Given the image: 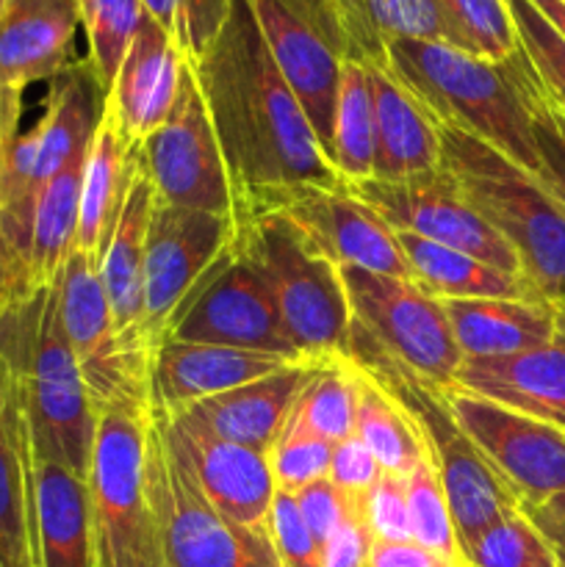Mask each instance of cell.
<instances>
[{
	"label": "cell",
	"mask_w": 565,
	"mask_h": 567,
	"mask_svg": "<svg viewBox=\"0 0 565 567\" xmlns=\"http://www.w3.org/2000/svg\"><path fill=\"white\" fill-rule=\"evenodd\" d=\"M316 363H294L236 391L203 399L172 415H186L222 441L269 454Z\"/></svg>",
	"instance_id": "603a6c76"
},
{
	"label": "cell",
	"mask_w": 565,
	"mask_h": 567,
	"mask_svg": "<svg viewBox=\"0 0 565 567\" xmlns=\"http://www.w3.org/2000/svg\"><path fill=\"white\" fill-rule=\"evenodd\" d=\"M443 28V42L482 55L504 61L518 53L513 17L507 0H432Z\"/></svg>",
	"instance_id": "e575fe53"
},
{
	"label": "cell",
	"mask_w": 565,
	"mask_h": 567,
	"mask_svg": "<svg viewBox=\"0 0 565 567\" xmlns=\"http://www.w3.org/2000/svg\"><path fill=\"white\" fill-rule=\"evenodd\" d=\"M0 567H3V565H0Z\"/></svg>",
	"instance_id": "6f0895ef"
},
{
	"label": "cell",
	"mask_w": 565,
	"mask_h": 567,
	"mask_svg": "<svg viewBox=\"0 0 565 567\" xmlns=\"http://www.w3.org/2000/svg\"><path fill=\"white\" fill-rule=\"evenodd\" d=\"M382 476L380 463L374 454L366 449V443L358 435H349L332 446L330 474L327 480L338 487V491L349 493V496H363L371 491L377 480Z\"/></svg>",
	"instance_id": "c3c4849f"
},
{
	"label": "cell",
	"mask_w": 565,
	"mask_h": 567,
	"mask_svg": "<svg viewBox=\"0 0 565 567\" xmlns=\"http://www.w3.org/2000/svg\"><path fill=\"white\" fill-rule=\"evenodd\" d=\"M81 28L75 0H9L0 14V116L20 127L22 92L72 64Z\"/></svg>",
	"instance_id": "e0dca14e"
},
{
	"label": "cell",
	"mask_w": 565,
	"mask_h": 567,
	"mask_svg": "<svg viewBox=\"0 0 565 567\" xmlns=\"http://www.w3.org/2000/svg\"><path fill=\"white\" fill-rule=\"evenodd\" d=\"M355 435L374 454L380 468L391 471V474L408 476L427 457L424 441L408 413L360 371Z\"/></svg>",
	"instance_id": "d6a6232c"
},
{
	"label": "cell",
	"mask_w": 565,
	"mask_h": 567,
	"mask_svg": "<svg viewBox=\"0 0 565 567\" xmlns=\"http://www.w3.org/2000/svg\"><path fill=\"white\" fill-rule=\"evenodd\" d=\"M153 419L150 388H131L97 408L86 474L92 567H158L144 493V443Z\"/></svg>",
	"instance_id": "52a82bcc"
},
{
	"label": "cell",
	"mask_w": 565,
	"mask_h": 567,
	"mask_svg": "<svg viewBox=\"0 0 565 567\" xmlns=\"http://www.w3.org/2000/svg\"><path fill=\"white\" fill-rule=\"evenodd\" d=\"M441 169L465 203L510 244L537 299L565 310V205L532 172L491 144L435 125Z\"/></svg>",
	"instance_id": "3957f363"
},
{
	"label": "cell",
	"mask_w": 565,
	"mask_h": 567,
	"mask_svg": "<svg viewBox=\"0 0 565 567\" xmlns=\"http://www.w3.org/2000/svg\"><path fill=\"white\" fill-rule=\"evenodd\" d=\"M374 100H371L369 66L360 61H343L330 144V164L336 166L343 183L374 175Z\"/></svg>",
	"instance_id": "1f68e13d"
},
{
	"label": "cell",
	"mask_w": 565,
	"mask_h": 567,
	"mask_svg": "<svg viewBox=\"0 0 565 567\" xmlns=\"http://www.w3.org/2000/svg\"><path fill=\"white\" fill-rule=\"evenodd\" d=\"M144 493L158 567H280L269 529H244L205 502L172 454L155 410L144 443Z\"/></svg>",
	"instance_id": "ba28073f"
},
{
	"label": "cell",
	"mask_w": 565,
	"mask_h": 567,
	"mask_svg": "<svg viewBox=\"0 0 565 567\" xmlns=\"http://www.w3.org/2000/svg\"><path fill=\"white\" fill-rule=\"evenodd\" d=\"M6 144H9V138H6V131H3V116H0V164H3Z\"/></svg>",
	"instance_id": "11a10c76"
},
{
	"label": "cell",
	"mask_w": 565,
	"mask_h": 567,
	"mask_svg": "<svg viewBox=\"0 0 565 567\" xmlns=\"http://www.w3.org/2000/svg\"><path fill=\"white\" fill-rule=\"evenodd\" d=\"M188 64L225 158L233 210L280 188L347 186L271 61L247 0H233L216 37Z\"/></svg>",
	"instance_id": "6da1fadb"
},
{
	"label": "cell",
	"mask_w": 565,
	"mask_h": 567,
	"mask_svg": "<svg viewBox=\"0 0 565 567\" xmlns=\"http://www.w3.org/2000/svg\"><path fill=\"white\" fill-rule=\"evenodd\" d=\"M172 454L197 485L205 502L244 529H269L277 485L269 457L255 449L222 441L186 415L155 410Z\"/></svg>",
	"instance_id": "2e32d148"
},
{
	"label": "cell",
	"mask_w": 565,
	"mask_h": 567,
	"mask_svg": "<svg viewBox=\"0 0 565 567\" xmlns=\"http://www.w3.org/2000/svg\"><path fill=\"white\" fill-rule=\"evenodd\" d=\"M371 543L374 537L366 529L363 518L355 515L321 546V567H366Z\"/></svg>",
	"instance_id": "681fc988"
},
{
	"label": "cell",
	"mask_w": 565,
	"mask_h": 567,
	"mask_svg": "<svg viewBox=\"0 0 565 567\" xmlns=\"http://www.w3.org/2000/svg\"><path fill=\"white\" fill-rule=\"evenodd\" d=\"M166 341L214 343V347L249 349V352H271L288 358L291 363H305L291 347L277 319L275 302L266 291L258 271L227 247L225 258L216 266L214 277L194 297L186 313L177 319Z\"/></svg>",
	"instance_id": "9a60e30c"
},
{
	"label": "cell",
	"mask_w": 565,
	"mask_h": 567,
	"mask_svg": "<svg viewBox=\"0 0 565 567\" xmlns=\"http://www.w3.org/2000/svg\"><path fill=\"white\" fill-rule=\"evenodd\" d=\"M446 402L460 430L507 482L521 507L565 493L563 430L460 388H449Z\"/></svg>",
	"instance_id": "5bb4252c"
},
{
	"label": "cell",
	"mask_w": 565,
	"mask_h": 567,
	"mask_svg": "<svg viewBox=\"0 0 565 567\" xmlns=\"http://www.w3.org/2000/svg\"><path fill=\"white\" fill-rule=\"evenodd\" d=\"M404 485H408L410 537H413V543L424 546L427 551L441 554L449 563L469 567L458 548L452 515H449L446 496H443L441 480H438V471L435 465H432V460H421V463L404 476Z\"/></svg>",
	"instance_id": "8d00e7d4"
},
{
	"label": "cell",
	"mask_w": 565,
	"mask_h": 567,
	"mask_svg": "<svg viewBox=\"0 0 565 567\" xmlns=\"http://www.w3.org/2000/svg\"><path fill=\"white\" fill-rule=\"evenodd\" d=\"M386 66L432 125L458 127L537 177L541 158L526 109L521 48L510 59L491 61L443 42L397 39L386 44Z\"/></svg>",
	"instance_id": "7a4b0ae2"
},
{
	"label": "cell",
	"mask_w": 565,
	"mask_h": 567,
	"mask_svg": "<svg viewBox=\"0 0 565 567\" xmlns=\"http://www.w3.org/2000/svg\"><path fill=\"white\" fill-rule=\"evenodd\" d=\"M269 537L280 567H321V548L302 520L294 493L277 491L271 498Z\"/></svg>",
	"instance_id": "ee69618b"
},
{
	"label": "cell",
	"mask_w": 565,
	"mask_h": 567,
	"mask_svg": "<svg viewBox=\"0 0 565 567\" xmlns=\"http://www.w3.org/2000/svg\"><path fill=\"white\" fill-rule=\"evenodd\" d=\"M288 365H294L291 360L271 352L164 341L150 358V404L158 413L172 415L203 399L264 380Z\"/></svg>",
	"instance_id": "ffe728a7"
},
{
	"label": "cell",
	"mask_w": 565,
	"mask_h": 567,
	"mask_svg": "<svg viewBox=\"0 0 565 567\" xmlns=\"http://www.w3.org/2000/svg\"><path fill=\"white\" fill-rule=\"evenodd\" d=\"M352 324L377 349L430 385L454 388L463 352L454 343L443 302L427 297L410 280L338 266Z\"/></svg>",
	"instance_id": "30bf717a"
},
{
	"label": "cell",
	"mask_w": 565,
	"mask_h": 567,
	"mask_svg": "<svg viewBox=\"0 0 565 567\" xmlns=\"http://www.w3.org/2000/svg\"><path fill=\"white\" fill-rule=\"evenodd\" d=\"M360 518H363L366 529L371 532L374 540H413V537H410L408 485H404V476L382 471V476L371 485V491L360 496Z\"/></svg>",
	"instance_id": "7bdbcfd3"
},
{
	"label": "cell",
	"mask_w": 565,
	"mask_h": 567,
	"mask_svg": "<svg viewBox=\"0 0 565 567\" xmlns=\"http://www.w3.org/2000/svg\"><path fill=\"white\" fill-rule=\"evenodd\" d=\"M39 288L31 286L25 269L17 264V258L11 255V249L6 247L3 236H0V305H9L14 299L31 297Z\"/></svg>",
	"instance_id": "f5cc1de1"
},
{
	"label": "cell",
	"mask_w": 565,
	"mask_h": 567,
	"mask_svg": "<svg viewBox=\"0 0 565 567\" xmlns=\"http://www.w3.org/2000/svg\"><path fill=\"white\" fill-rule=\"evenodd\" d=\"M31 567H92L86 480L33 460Z\"/></svg>",
	"instance_id": "cb8c5ba5"
},
{
	"label": "cell",
	"mask_w": 565,
	"mask_h": 567,
	"mask_svg": "<svg viewBox=\"0 0 565 567\" xmlns=\"http://www.w3.org/2000/svg\"><path fill=\"white\" fill-rule=\"evenodd\" d=\"M332 446L336 443L302 430L297 421L288 419L280 437H277L275 446L266 454L277 491L299 493L302 487L314 485V482L327 480V474H330Z\"/></svg>",
	"instance_id": "60d3db41"
},
{
	"label": "cell",
	"mask_w": 565,
	"mask_h": 567,
	"mask_svg": "<svg viewBox=\"0 0 565 567\" xmlns=\"http://www.w3.org/2000/svg\"><path fill=\"white\" fill-rule=\"evenodd\" d=\"M138 3L144 17H150L175 42L183 59L194 61L227 20L233 0H138Z\"/></svg>",
	"instance_id": "ab89813d"
},
{
	"label": "cell",
	"mask_w": 565,
	"mask_h": 567,
	"mask_svg": "<svg viewBox=\"0 0 565 567\" xmlns=\"http://www.w3.org/2000/svg\"><path fill=\"white\" fill-rule=\"evenodd\" d=\"M233 247L264 280L299 358L305 363L343 358L352 313L338 266L319 258L275 210L236 216Z\"/></svg>",
	"instance_id": "8992f818"
},
{
	"label": "cell",
	"mask_w": 565,
	"mask_h": 567,
	"mask_svg": "<svg viewBox=\"0 0 565 567\" xmlns=\"http://www.w3.org/2000/svg\"><path fill=\"white\" fill-rule=\"evenodd\" d=\"M255 210H275L291 221L302 241L332 266L377 271V275L410 280L408 260L397 233L358 197L343 188L294 186L260 194L233 210V219Z\"/></svg>",
	"instance_id": "8fae6325"
},
{
	"label": "cell",
	"mask_w": 565,
	"mask_h": 567,
	"mask_svg": "<svg viewBox=\"0 0 565 567\" xmlns=\"http://www.w3.org/2000/svg\"><path fill=\"white\" fill-rule=\"evenodd\" d=\"M155 188L147 172L142 169V161L136 166L125 199H122L120 216H116L114 233L100 258V277H103L105 293H109L111 316H114V330L122 349L131 354L138 352L133 336H136L138 316H142V266H144V244H147L150 219L155 210Z\"/></svg>",
	"instance_id": "d4e9b609"
},
{
	"label": "cell",
	"mask_w": 565,
	"mask_h": 567,
	"mask_svg": "<svg viewBox=\"0 0 565 567\" xmlns=\"http://www.w3.org/2000/svg\"><path fill=\"white\" fill-rule=\"evenodd\" d=\"M0 338L22 374L37 457L86 480L97 410L61 327L55 280L31 297L0 305Z\"/></svg>",
	"instance_id": "277c9868"
},
{
	"label": "cell",
	"mask_w": 565,
	"mask_h": 567,
	"mask_svg": "<svg viewBox=\"0 0 565 567\" xmlns=\"http://www.w3.org/2000/svg\"><path fill=\"white\" fill-rule=\"evenodd\" d=\"M347 192L369 205L391 230L413 233L427 241L469 252L507 275L521 277V266L510 244L465 203L458 183L438 166L424 175L380 181H349ZM524 280V277H521Z\"/></svg>",
	"instance_id": "7c38bea8"
},
{
	"label": "cell",
	"mask_w": 565,
	"mask_h": 567,
	"mask_svg": "<svg viewBox=\"0 0 565 567\" xmlns=\"http://www.w3.org/2000/svg\"><path fill=\"white\" fill-rule=\"evenodd\" d=\"M347 48V61L386 64V44L371 17L369 0H325Z\"/></svg>",
	"instance_id": "7dc6e473"
},
{
	"label": "cell",
	"mask_w": 565,
	"mask_h": 567,
	"mask_svg": "<svg viewBox=\"0 0 565 567\" xmlns=\"http://www.w3.org/2000/svg\"><path fill=\"white\" fill-rule=\"evenodd\" d=\"M366 66H369L377 131L371 177L397 181V177L435 172L441 155H438V131L432 120L386 64Z\"/></svg>",
	"instance_id": "83f0119b"
},
{
	"label": "cell",
	"mask_w": 565,
	"mask_h": 567,
	"mask_svg": "<svg viewBox=\"0 0 565 567\" xmlns=\"http://www.w3.org/2000/svg\"><path fill=\"white\" fill-rule=\"evenodd\" d=\"M366 567H463L443 559L441 554L427 551L419 543H371L369 563Z\"/></svg>",
	"instance_id": "f907efd6"
},
{
	"label": "cell",
	"mask_w": 565,
	"mask_h": 567,
	"mask_svg": "<svg viewBox=\"0 0 565 567\" xmlns=\"http://www.w3.org/2000/svg\"><path fill=\"white\" fill-rule=\"evenodd\" d=\"M469 567H559L557 557L524 509L502 515L465 551Z\"/></svg>",
	"instance_id": "f35d334b"
},
{
	"label": "cell",
	"mask_w": 565,
	"mask_h": 567,
	"mask_svg": "<svg viewBox=\"0 0 565 567\" xmlns=\"http://www.w3.org/2000/svg\"><path fill=\"white\" fill-rule=\"evenodd\" d=\"M288 419L330 443L355 435V419H358L355 365L347 358L316 363Z\"/></svg>",
	"instance_id": "836d02e7"
},
{
	"label": "cell",
	"mask_w": 565,
	"mask_h": 567,
	"mask_svg": "<svg viewBox=\"0 0 565 567\" xmlns=\"http://www.w3.org/2000/svg\"><path fill=\"white\" fill-rule=\"evenodd\" d=\"M81 28L86 33V64L109 94L133 33L144 20L138 0H75Z\"/></svg>",
	"instance_id": "d590c367"
},
{
	"label": "cell",
	"mask_w": 565,
	"mask_h": 567,
	"mask_svg": "<svg viewBox=\"0 0 565 567\" xmlns=\"http://www.w3.org/2000/svg\"><path fill=\"white\" fill-rule=\"evenodd\" d=\"M526 518L535 524V529L541 532L543 540L548 543V548L557 557V565L565 567V493L546 498L543 504L535 507H521Z\"/></svg>",
	"instance_id": "816d5d0a"
},
{
	"label": "cell",
	"mask_w": 565,
	"mask_h": 567,
	"mask_svg": "<svg viewBox=\"0 0 565 567\" xmlns=\"http://www.w3.org/2000/svg\"><path fill=\"white\" fill-rule=\"evenodd\" d=\"M138 161L166 205L233 216V188L192 64L164 125L138 144Z\"/></svg>",
	"instance_id": "4fadbf2b"
},
{
	"label": "cell",
	"mask_w": 565,
	"mask_h": 567,
	"mask_svg": "<svg viewBox=\"0 0 565 567\" xmlns=\"http://www.w3.org/2000/svg\"><path fill=\"white\" fill-rule=\"evenodd\" d=\"M343 358L360 374L369 377L386 396H391L415 424L427 446V457L432 460L441 480L458 548L465 559V551L474 546L482 532L491 529L502 515L521 509L515 493L487 463L485 454L460 430L443 388L430 385L388 358L355 324H349V343Z\"/></svg>",
	"instance_id": "5b68a950"
},
{
	"label": "cell",
	"mask_w": 565,
	"mask_h": 567,
	"mask_svg": "<svg viewBox=\"0 0 565 567\" xmlns=\"http://www.w3.org/2000/svg\"><path fill=\"white\" fill-rule=\"evenodd\" d=\"M532 6L546 17L548 25H552L565 42V0H532Z\"/></svg>",
	"instance_id": "db71d44e"
},
{
	"label": "cell",
	"mask_w": 565,
	"mask_h": 567,
	"mask_svg": "<svg viewBox=\"0 0 565 567\" xmlns=\"http://www.w3.org/2000/svg\"><path fill=\"white\" fill-rule=\"evenodd\" d=\"M33 432L25 385L0 338V565L31 567Z\"/></svg>",
	"instance_id": "7402d4cb"
},
{
	"label": "cell",
	"mask_w": 565,
	"mask_h": 567,
	"mask_svg": "<svg viewBox=\"0 0 565 567\" xmlns=\"http://www.w3.org/2000/svg\"><path fill=\"white\" fill-rule=\"evenodd\" d=\"M138 166V147L127 144L116 131V122L103 109L97 131L89 144L81 177V203H78L75 249H83L100 266L103 249L114 233L122 199Z\"/></svg>",
	"instance_id": "f1b7e54d"
},
{
	"label": "cell",
	"mask_w": 565,
	"mask_h": 567,
	"mask_svg": "<svg viewBox=\"0 0 565 567\" xmlns=\"http://www.w3.org/2000/svg\"><path fill=\"white\" fill-rule=\"evenodd\" d=\"M186 64L175 42L144 17L105 94V111L127 144L138 147L164 125L181 94Z\"/></svg>",
	"instance_id": "d6986e66"
},
{
	"label": "cell",
	"mask_w": 565,
	"mask_h": 567,
	"mask_svg": "<svg viewBox=\"0 0 565 567\" xmlns=\"http://www.w3.org/2000/svg\"><path fill=\"white\" fill-rule=\"evenodd\" d=\"M83 164L86 155L66 164L39 192L31 227V258H28L33 288L50 286L59 277L66 255L75 249Z\"/></svg>",
	"instance_id": "4dcf8cb0"
},
{
	"label": "cell",
	"mask_w": 565,
	"mask_h": 567,
	"mask_svg": "<svg viewBox=\"0 0 565 567\" xmlns=\"http://www.w3.org/2000/svg\"><path fill=\"white\" fill-rule=\"evenodd\" d=\"M302 520L308 524L310 535L319 543V548L347 524L349 518L360 515V496L338 491L330 480H319L314 485L294 493Z\"/></svg>",
	"instance_id": "bcb514c9"
},
{
	"label": "cell",
	"mask_w": 565,
	"mask_h": 567,
	"mask_svg": "<svg viewBox=\"0 0 565 567\" xmlns=\"http://www.w3.org/2000/svg\"><path fill=\"white\" fill-rule=\"evenodd\" d=\"M247 3L264 33L271 61L297 97L299 109L308 116L325 155L330 158L332 120H336L343 59L308 20L288 9L282 0H247Z\"/></svg>",
	"instance_id": "ac0fdd59"
},
{
	"label": "cell",
	"mask_w": 565,
	"mask_h": 567,
	"mask_svg": "<svg viewBox=\"0 0 565 567\" xmlns=\"http://www.w3.org/2000/svg\"><path fill=\"white\" fill-rule=\"evenodd\" d=\"M233 241V216L205 214L155 199L142 266V316H138V352L153 358L188 305L214 277Z\"/></svg>",
	"instance_id": "9c48e42d"
},
{
	"label": "cell",
	"mask_w": 565,
	"mask_h": 567,
	"mask_svg": "<svg viewBox=\"0 0 565 567\" xmlns=\"http://www.w3.org/2000/svg\"><path fill=\"white\" fill-rule=\"evenodd\" d=\"M463 358H507L557 338V308L537 299H449L443 302Z\"/></svg>",
	"instance_id": "4316f807"
},
{
	"label": "cell",
	"mask_w": 565,
	"mask_h": 567,
	"mask_svg": "<svg viewBox=\"0 0 565 567\" xmlns=\"http://www.w3.org/2000/svg\"><path fill=\"white\" fill-rule=\"evenodd\" d=\"M105 92L89 70L86 59L72 61L61 75L50 81L44 111L37 122L39 144L33 164L37 197L48 181H53L66 164L89 153L94 131L103 120Z\"/></svg>",
	"instance_id": "484cf974"
},
{
	"label": "cell",
	"mask_w": 565,
	"mask_h": 567,
	"mask_svg": "<svg viewBox=\"0 0 565 567\" xmlns=\"http://www.w3.org/2000/svg\"><path fill=\"white\" fill-rule=\"evenodd\" d=\"M369 6L382 44L397 39L443 42V28L432 0H369Z\"/></svg>",
	"instance_id": "f6af8a7d"
},
{
	"label": "cell",
	"mask_w": 565,
	"mask_h": 567,
	"mask_svg": "<svg viewBox=\"0 0 565 567\" xmlns=\"http://www.w3.org/2000/svg\"><path fill=\"white\" fill-rule=\"evenodd\" d=\"M397 241L408 260L410 282L438 302H449V299H537L521 277L507 275L474 255L427 241L413 233H397Z\"/></svg>",
	"instance_id": "f546056e"
},
{
	"label": "cell",
	"mask_w": 565,
	"mask_h": 567,
	"mask_svg": "<svg viewBox=\"0 0 565 567\" xmlns=\"http://www.w3.org/2000/svg\"><path fill=\"white\" fill-rule=\"evenodd\" d=\"M557 316L552 343L507 358H465L454 388L565 432V310Z\"/></svg>",
	"instance_id": "44dd1931"
},
{
	"label": "cell",
	"mask_w": 565,
	"mask_h": 567,
	"mask_svg": "<svg viewBox=\"0 0 565 567\" xmlns=\"http://www.w3.org/2000/svg\"><path fill=\"white\" fill-rule=\"evenodd\" d=\"M521 53L535 72L537 89L559 116H565V42L532 0H507Z\"/></svg>",
	"instance_id": "74e56055"
},
{
	"label": "cell",
	"mask_w": 565,
	"mask_h": 567,
	"mask_svg": "<svg viewBox=\"0 0 565 567\" xmlns=\"http://www.w3.org/2000/svg\"><path fill=\"white\" fill-rule=\"evenodd\" d=\"M524 94L532 120V138H535L537 158H541L537 177L565 205V116H559L541 94L530 61L524 66Z\"/></svg>",
	"instance_id": "b9f144b4"
},
{
	"label": "cell",
	"mask_w": 565,
	"mask_h": 567,
	"mask_svg": "<svg viewBox=\"0 0 565 567\" xmlns=\"http://www.w3.org/2000/svg\"><path fill=\"white\" fill-rule=\"evenodd\" d=\"M9 6V0H0V14H3V9Z\"/></svg>",
	"instance_id": "9f6ffc18"
}]
</instances>
